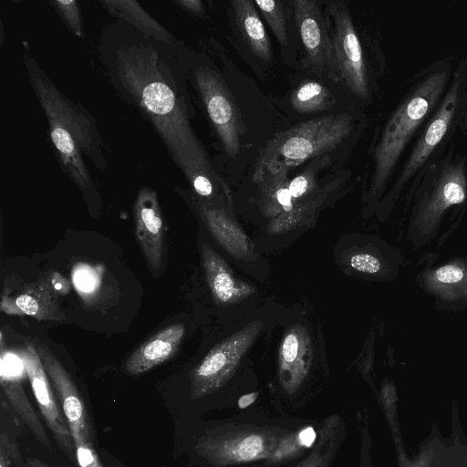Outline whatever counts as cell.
Here are the masks:
<instances>
[{
	"label": "cell",
	"mask_w": 467,
	"mask_h": 467,
	"mask_svg": "<svg viewBox=\"0 0 467 467\" xmlns=\"http://www.w3.org/2000/svg\"><path fill=\"white\" fill-rule=\"evenodd\" d=\"M196 83L209 118L231 157L240 151L242 125L239 110L221 78L211 68L200 67Z\"/></svg>",
	"instance_id": "obj_10"
},
{
	"label": "cell",
	"mask_w": 467,
	"mask_h": 467,
	"mask_svg": "<svg viewBox=\"0 0 467 467\" xmlns=\"http://www.w3.org/2000/svg\"><path fill=\"white\" fill-rule=\"evenodd\" d=\"M254 4L265 18L279 44L285 46L288 36L286 15L283 3L277 0H257Z\"/></svg>",
	"instance_id": "obj_28"
},
{
	"label": "cell",
	"mask_w": 467,
	"mask_h": 467,
	"mask_svg": "<svg viewBox=\"0 0 467 467\" xmlns=\"http://www.w3.org/2000/svg\"><path fill=\"white\" fill-rule=\"evenodd\" d=\"M40 277L56 296L66 295L70 289L69 283L59 273L51 271L43 274Z\"/></svg>",
	"instance_id": "obj_34"
},
{
	"label": "cell",
	"mask_w": 467,
	"mask_h": 467,
	"mask_svg": "<svg viewBox=\"0 0 467 467\" xmlns=\"http://www.w3.org/2000/svg\"><path fill=\"white\" fill-rule=\"evenodd\" d=\"M338 419L332 416L321 425L311 453L296 467H328L337 446Z\"/></svg>",
	"instance_id": "obj_25"
},
{
	"label": "cell",
	"mask_w": 467,
	"mask_h": 467,
	"mask_svg": "<svg viewBox=\"0 0 467 467\" xmlns=\"http://www.w3.org/2000/svg\"><path fill=\"white\" fill-rule=\"evenodd\" d=\"M335 99L329 90L317 81L301 83L291 95V105L298 113H315L329 109Z\"/></svg>",
	"instance_id": "obj_24"
},
{
	"label": "cell",
	"mask_w": 467,
	"mask_h": 467,
	"mask_svg": "<svg viewBox=\"0 0 467 467\" xmlns=\"http://www.w3.org/2000/svg\"><path fill=\"white\" fill-rule=\"evenodd\" d=\"M289 181L288 171H284L265 175L255 182L260 186L262 202L267 211L288 213L294 209L296 201L288 190Z\"/></svg>",
	"instance_id": "obj_23"
},
{
	"label": "cell",
	"mask_w": 467,
	"mask_h": 467,
	"mask_svg": "<svg viewBox=\"0 0 467 467\" xmlns=\"http://www.w3.org/2000/svg\"><path fill=\"white\" fill-rule=\"evenodd\" d=\"M261 327L262 323L254 321L210 350L191 373L192 400L208 396L226 384Z\"/></svg>",
	"instance_id": "obj_6"
},
{
	"label": "cell",
	"mask_w": 467,
	"mask_h": 467,
	"mask_svg": "<svg viewBox=\"0 0 467 467\" xmlns=\"http://www.w3.org/2000/svg\"><path fill=\"white\" fill-rule=\"evenodd\" d=\"M446 79L445 71L426 78L386 124L375 150L370 186L373 194H379L384 189L407 143L441 94Z\"/></svg>",
	"instance_id": "obj_4"
},
{
	"label": "cell",
	"mask_w": 467,
	"mask_h": 467,
	"mask_svg": "<svg viewBox=\"0 0 467 467\" xmlns=\"http://www.w3.org/2000/svg\"><path fill=\"white\" fill-rule=\"evenodd\" d=\"M303 352L302 337L297 332L286 334L280 350V381L289 394L299 388L308 370Z\"/></svg>",
	"instance_id": "obj_21"
},
{
	"label": "cell",
	"mask_w": 467,
	"mask_h": 467,
	"mask_svg": "<svg viewBox=\"0 0 467 467\" xmlns=\"http://www.w3.org/2000/svg\"><path fill=\"white\" fill-rule=\"evenodd\" d=\"M187 13L196 16H203L205 10L202 1L200 0H180L176 2Z\"/></svg>",
	"instance_id": "obj_35"
},
{
	"label": "cell",
	"mask_w": 467,
	"mask_h": 467,
	"mask_svg": "<svg viewBox=\"0 0 467 467\" xmlns=\"http://www.w3.org/2000/svg\"><path fill=\"white\" fill-rule=\"evenodd\" d=\"M2 391L5 394L8 404L22 420V423L34 435L36 440L49 451L52 450L51 442L47 431L30 403L21 381L18 379L1 376Z\"/></svg>",
	"instance_id": "obj_20"
},
{
	"label": "cell",
	"mask_w": 467,
	"mask_h": 467,
	"mask_svg": "<svg viewBox=\"0 0 467 467\" xmlns=\"http://www.w3.org/2000/svg\"><path fill=\"white\" fill-rule=\"evenodd\" d=\"M425 287L446 301L467 297V263L454 261L434 268L424 275Z\"/></svg>",
	"instance_id": "obj_19"
},
{
	"label": "cell",
	"mask_w": 467,
	"mask_h": 467,
	"mask_svg": "<svg viewBox=\"0 0 467 467\" xmlns=\"http://www.w3.org/2000/svg\"><path fill=\"white\" fill-rule=\"evenodd\" d=\"M133 212L140 247L150 267L158 269L163 259L164 229L156 192L149 187H142L138 192Z\"/></svg>",
	"instance_id": "obj_13"
},
{
	"label": "cell",
	"mask_w": 467,
	"mask_h": 467,
	"mask_svg": "<svg viewBox=\"0 0 467 467\" xmlns=\"http://www.w3.org/2000/svg\"><path fill=\"white\" fill-rule=\"evenodd\" d=\"M161 66L150 48L133 47L118 54V75L123 86L151 120L194 192L211 199L214 196L213 171Z\"/></svg>",
	"instance_id": "obj_1"
},
{
	"label": "cell",
	"mask_w": 467,
	"mask_h": 467,
	"mask_svg": "<svg viewBox=\"0 0 467 467\" xmlns=\"http://www.w3.org/2000/svg\"><path fill=\"white\" fill-rule=\"evenodd\" d=\"M36 348L57 395L60 409L67 420L73 441L86 439L94 442L88 411L70 375L45 344L38 343Z\"/></svg>",
	"instance_id": "obj_12"
},
{
	"label": "cell",
	"mask_w": 467,
	"mask_h": 467,
	"mask_svg": "<svg viewBox=\"0 0 467 467\" xmlns=\"http://www.w3.org/2000/svg\"><path fill=\"white\" fill-rule=\"evenodd\" d=\"M462 163L445 168L431 192L425 196L410 221V237L416 244H425L435 235L447 209L462 203L467 183Z\"/></svg>",
	"instance_id": "obj_8"
},
{
	"label": "cell",
	"mask_w": 467,
	"mask_h": 467,
	"mask_svg": "<svg viewBox=\"0 0 467 467\" xmlns=\"http://www.w3.org/2000/svg\"><path fill=\"white\" fill-rule=\"evenodd\" d=\"M202 264L211 293L220 305H232L250 296L254 289L238 279L222 257L208 244L201 248Z\"/></svg>",
	"instance_id": "obj_16"
},
{
	"label": "cell",
	"mask_w": 467,
	"mask_h": 467,
	"mask_svg": "<svg viewBox=\"0 0 467 467\" xmlns=\"http://www.w3.org/2000/svg\"><path fill=\"white\" fill-rule=\"evenodd\" d=\"M400 467H431L435 456L433 441L424 445L417 456L408 459L404 451H398Z\"/></svg>",
	"instance_id": "obj_33"
},
{
	"label": "cell",
	"mask_w": 467,
	"mask_h": 467,
	"mask_svg": "<svg viewBox=\"0 0 467 467\" xmlns=\"http://www.w3.org/2000/svg\"><path fill=\"white\" fill-rule=\"evenodd\" d=\"M316 436V431L311 426L285 433L266 461L271 464L289 461L309 448L314 443Z\"/></svg>",
	"instance_id": "obj_26"
},
{
	"label": "cell",
	"mask_w": 467,
	"mask_h": 467,
	"mask_svg": "<svg viewBox=\"0 0 467 467\" xmlns=\"http://www.w3.org/2000/svg\"><path fill=\"white\" fill-rule=\"evenodd\" d=\"M333 20L332 51L337 72L344 85L358 98H368L367 70L359 38L350 16L348 4L343 1L327 3Z\"/></svg>",
	"instance_id": "obj_7"
},
{
	"label": "cell",
	"mask_w": 467,
	"mask_h": 467,
	"mask_svg": "<svg viewBox=\"0 0 467 467\" xmlns=\"http://www.w3.org/2000/svg\"><path fill=\"white\" fill-rule=\"evenodd\" d=\"M258 395H259V392H252V393L243 395L238 400L239 409H245L248 406H250L251 404H253L255 401V400L257 399Z\"/></svg>",
	"instance_id": "obj_36"
},
{
	"label": "cell",
	"mask_w": 467,
	"mask_h": 467,
	"mask_svg": "<svg viewBox=\"0 0 467 467\" xmlns=\"http://www.w3.org/2000/svg\"><path fill=\"white\" fill-rule=\"evenodd\" d=\"M32 83L47 116L51 140L65 171L83 190H94L82 154L96 158L97 132L88 119L75 108L31 59Z\"/></svg>",
	"instance_id": "obj_2"
},
{
	"label": "cell",
	"mask_w": 467,
	"mask_h": 467,
	"mask_svg": "<svg viewBox=\"0 0 467 467\" xmlns=\"http://www.w3.org/2000/svg\"><path fill=\"white\" fill-rule=\"evenodd\" d=\"M230 5L237 29L250 51L258 58L270 61L271 44L254 2L234 0Z\"/></svg>",
	"instance_id": "obj_18"
},
{
	"label": "cell",
	"mask_w": 467,
	"mask_h": 467,
	"mask_svg": "<svg viewBox=\"0 0 467 467\" xmlns=\"http://www.w3.org/2000/svg\"><path fill=\"white\" fill-rule=\"evenodd\" d=\"M284 434L278 429L254 424L224 425L200 436L195 451L215 467L267 460Z\"/></svg>",
	"instance_id": "obj_5"
},
{
	"label": "cell",
	"mask_w": 467,
	"mask_h": 467,
	"mask_svg": "<svg viewBox=\"0 0 467 467\" xmlns=\"http://www.w3.org/2000/svg\"><path fill=\"white\" fill-rule=\"evenodd\" d=\"M76 460L79 467H103L94 442L86 439L74 440Z\"/></svg>",
	"instance_id": "obj_32"
},
{
	"label": "cell",
	"mask_w": 467,
	"mask_h": 467,
	"mask_svg": "<svg viewBox=\"0 0 467 467\" xmlns=\"http://www.w3.org/2000/svg\"><path fill=\"white\" fill-rule=\"evenodd\" d=\"M57 11L60 14L63 19L72 31L79 37L83 36V26L80 12L76 1H60L56 0L53 2Z\"/></svg>",
	"instance_id": "obj_29"
},
{
	"label": "cell",
	"mask_w": 467,
	"mask_h": 467,
	"mask_svg": "<svg viewBox=\"0 0 467 467\" xmlns=\"http://www.w3.org/2000/svg\"><path fill=\"white\" fill-rule=\"evenodd\" d=\"M28 377L33 395L40 413L57 443L71 462L76 460V449L67 420L57 405L51 383L36 346L26 342L17 352Z\"/></svg>",
	"instance_id": "obj_9"
},
{
	"label": "cell",
	"mask_w": 467,
	"mask_h": 467,
	"mask_svg": "<svg viewBox=\"0 0 467 467\" xmlns=\"http://www.w3.org/2000/svg\"><path fill=\"white\" fill-rule=\"evenodd\" d=\"M350 265L358 272L369 275L380 274L386 265L377 255L370 253H357L350 257Z\"/></svg>",
	"instance_id": "obj_31"
},
{
	"label": "cell",
	"mask_w": 467,
	"mask_h": 467,
	"mask_svg": "<svg viewBox=\"0 0 467 467\" xmlns=\"http://www.w3.org/2000/svg\"><path fill=\"white\" fill-rule=\"evenodd\" d=\"M57 297L41 277L26 285L15 296H3L2 312L8 315L29 316L38 320L61 321L66 318L60 310Z\"/></svg>",
	"instance_id": "obj_15"
},
{
	"label": "cell",
	"mask_w": 467,
	"mask_h": 467,
	"mask_svg": "<svg viewBox=\"0 0 467 467\" xmlns=\"http://www.w3.org/2000/svg\"><path fill=\"white\" fill-rule=\"evenodd\" d=\"M184 335L183 324L162 328L133 351L125 363L126 372L140 375L170 359L178 351Z\"/></svg>",
	"instance_id": "obj_17"
},
{
	"label": "cell",
	"mask_w": 467,
	"mask_h": 467,
	"mask_svg": "<svg viewBox=\"0 0 467 467\" xmlns=\"http://www.w3.org/2000/svg\"><path fill=\"white\" fill-rule=\"evenodd\" d=\"M353 118L340 113L316 118L277 133L262 150L254 182L268 174L288 171L304 161L324 156L350 133Z\"/></svg>",
	"instance_id": "obj_3"
},
{
	"label": "cell",
	"mask_w": 467,
	"mask_h": 467,
	"mask_svg": "<svg viewBox=\"0 0 467 467\" xmlns=\"http://www.w3.org/2000/svg\"><path fill=\"white\" fill-rule=\"evenodd\" d=\"M328 162L329 157L327 155L320 156L314 160L301 173L289 181L288 190L296 202L312 194L317 186L318 172Z\"/></svg>",
	"instance_id": "obj_27"
},
{
	"label": "cell",
	"mask_w": 467,
	"mask_h": 467,
	"mask_svg": "<svg viewBox=\"0 0 467 467\" xmlns=\"http://www.w3.org/2000/svg\"><path fill=\"white\" fill-rule=\"evenodd\" d=\"M458 101L457 82L451 86L438 111L434 114L424 133L412 150L397 181L395 190L402 187L424 163L446 134L453 119Z\"/></svg>",
	"instance_id": "obj_14"
},
{
	"label": "cell",
	"mask_w": 467,
	"mask_h": 467,
	"mask_svg": "<svg viewBox=\"0 0 467 467\" xmlns=\"http://www.w3.org/2000/svg\"><path fill=\"white\" fill-rule=\"evenodd\" d=\"M101 5L110 14L118 16L158 41L169 42L171 35L153 19L136 1L104 0Z\"/></svg>",
	"instance_id": "obj_22"
},
{
	"label": "cell",
	"mask_w": 467,
	"mask_h": 467,
	"mask_svg": "<svg viewBox=\"0 0 467 467\" xmlns=\"http://www.w3.org/2000/svg\"><path fill=\"white\" fill-rule=\"evenodd\" d=\"M23 467H51L38 458L27 457Z\"/></svg>",
	"instance_id": "obj_37"
},
{
	"label": "cell",
	"mask_w": 467,
	"mask_h": 467,
	"mask_svg": "<svg viewBox=\"0 0 467 467\" xmlns=\"http://www.w3.org/2000/svg\"><path fill=\"white\" fill-rule=\"evenodd\" d=\"M294 17L306 51L304 65L333 81L339 78L334 62L331 36L320 3L316 0L291 2Z\"/></svg>",
	"instance_id": "obj_11"
},
{
	"label": "cell",
	"mask_w": 467,
	"mask_h": 467,
	"mask_svg": "<svg viewBox=\"0 0 467 467\" xmlns=\"http://www.w3.org/2000/svg\"><path fill=\"white\" fill-rule=\"evenodd\" d=\"M13 462L16 467L24 466L16 439L12 440L9 433L2 430L0 434V467H11Z\"/></svg>",
	"instance_id": "obj_30"
}]
</instances>
